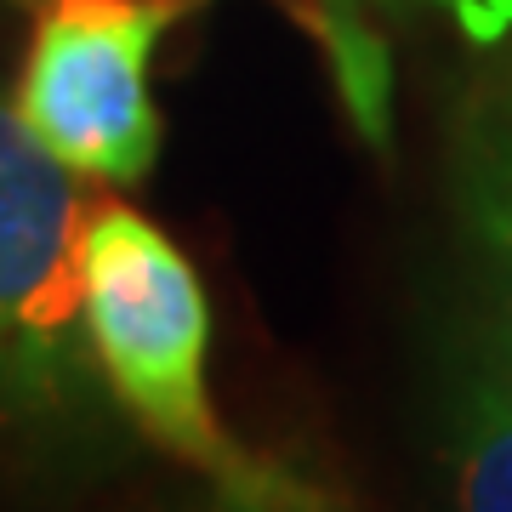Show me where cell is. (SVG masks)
<instances>
[{
    "mask_svg": "<svg viewBox=\"0 0 512 512\" xmlns=\"http://www.w3.org/2000/svg\"><path fill=\"white\" fill-rule=\"evenodd\" d=\"M450 467L461 512H512V353L501 330L467 336L450 393Z\"/></svg>",
    "mask_w": 512,
    "mask_h": 512,
    "instance_id": "cell-5",
    "label": "cell"
},
{
    "mask_svg": "<svg viewBox=\"0 0 512 512\" xmlns=\"http://www.w3.org/2000/svg\"><path fill=\"white\" fill-rule=\"evenodd\" d=\"M86 336L120 410L177 461L200 467L222 495H291L296 484L245 456L222 433L205 387L211 308L200 274L165 228L120 200L92 205L80 234Z\"/></svg>",
    "mask_w": 512,
    "mask_h": 512,
    "instance_id": "cell-1",
    "label": "cell"
},
{
    "mask_svg": "<svg viewBox=\"0 0 512 512\" xmlns=\"http://www.w3.org/2000/svg\"><path fill=\"white\" fill-rule=\"evenodd\" d=\"M80 183L0 92V416L35 427L80 416L103 376L86 336Z\"/></svg>",
    "mask_w": 512,
    "mask_h": 512,
    "instance_id": "cell-2",
    "label": "cell"
},
{
    "mask_svg": "<svg viewBox=\"0 0 512 512\" xmlns=\"http://www.w3.org/2000/svg\"><path fill=\"white\" fill-rule=\"evenodd\" d=\"M217 512H319L302 490L291 495H222Z\"/></svg>",
    "mask_w": 512,
    "mask_h": 512,
    "instance_id": "cell-6",
    "label": "cell"
},
{
    "mask_svg": "<svg viewBox=\"0 0 512 512\" xmlns=\"http://www.w3.org/2000/svg\"><path fill=\"white\" fill-rule=\"evenodd\" d=\"M450 183L467 245L495 291V330L512 353V57L461 92L450 137Z\"/></svg>",
    "mask_w": 512,
    "mask_h": 512,
    "instance_id": "cell-4",
    "label": "cell"
},
{
    "mask_svg": "<svg viewBox=\"0 0 512 512\" xmlns=\"http://www.w3.org/2000/svg\"><path fill=\"white\" fill-rule=\"evenodd\" d=\"M188 0H40L18 74L23 126L86 183H143L160 160L154 46Z\"/></svg>",
    "mask_w": 512,
    "mask_h": 512,
    "instance_id": "cell-3",
    "label": "cell"
}]
</instances>
